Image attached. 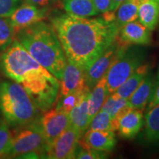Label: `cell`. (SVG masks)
Returning a JSON list of instances; mask_svg holds the SVG:
<instances>
[{"label":"cell","mask_w":159,"mask_h":159,"mask_svg":"<svg viewBox=\"0 0 159 159\" xmlns=\"http://www.w3.org/2000/svg\"><path fill=\"white\" fill-rule=\"evenodd\" d=\"M50 22L67 61L84 71L116 40L119 32L114 21L102 16L80 17L57 12Z\"/></svg>","instance_id":"obj_1"},{"label":"cell","mask_w":159,"mask_h":159,"mask_svg":"<svg viewBox=\"0 0 159 159\" xmlns=\"http://www.w3.org/2000/svg\"><path fill=\"white\" fill-rule=\"evenodd\" d=\"M0 71L21 85L39 110L56 102L60 80L37 62L16 39L0 55Z\"/></svg>","instance_id":"obj_2"},{"label":"cell","mask_w":159,"mask_h":159,"mask_svg":"<svg viewBox=\"0 0 159 159\" xmlns=\"http://www.w3.org/2000/svg\"><path fill=\"white\" fill-rule=\"evenodd\" d=\"M15 39L30 55L61 80L66 57L51 24L41 21L16 33Z\"/></svg>","instance_id":"obj_3"},{"label":"cell","mask_w":159,"mask_h":159,"mask_svg":"<svg viewBox=\"0 0 159 159\" xmlns=\"http://www.w3.org/2000/svg\"><path fill=\"white\" fill-rule=\"evenodd\" d=\"M39 109L24 88L13 80H0V112L6 122L17 128L39 118Z\"/></svg>","instance_id":"obj_4"},{"label":"cell","mask_w":159,"mask_h":159,"mask_svg":"<svg viewBox=\"0 0 159 159\" xmlns=\"http://www.w3.org/2000/svg\"><path fill=\"white\" fill-rule=\"evenodd\" d=\"M47 142L38 124L37 119L27 125L16 128L11 132V141L7 156L20 158L23 155L38 152L47 158Z\"/></svg>","instance_id":"obj_5"},{"label":"cell","mask_w":159,"mask_h":159,"mask_svg":"<svg viewBox=\"0 0 159 159\" xmlns=\"http://www.w3.org/2000/svg\"><path fill=\"white\" fill-rule=\"evenodd\" d=\"M146 52L137 45L129 46L111 65L106 77L109 94L114 93L136 69L144 63Z\"/></svg>","instance_id":"obj_6"},{"label":"cell","mask_w":159,"mask_h":159,"mask_svg":"<svg viewBox=\"0 0 159 159\" xmlns=\"http://www.w3.org/2000/svg\"><path fill=\"white\" fill-rule=\"evenodd\" d=\"M129 47V46H128ZM128 47L121 44L116 40L94 61V63L85 71V85L89 90L100 80L108 72L111 65L122 54Z\"/></svg>","instance_id":"obj_7"},{"label":"cell","mask_w":159,"mask_h":159,"mask_svg":"<svg viewBox=\"0 0 159 159\" xmlns=\"http://www.w3.org/2000/svg\"><path fill=\"white\" fill-rule=\"evenodd\" d=\"M83 135L71 125L47 145L46 156L51 159L75 158L79 141Z\"/></svg>","instance_id":"obj_8"},{"label":"cell","mask_w":159,"mask_h":159,"mask_svg":"<svg viewBox=\"0 0 159 159\" xmlns=\"http://www.w3.org/2000/svg\"><path fill=\"white\" fill-rule=\"evenodd\" d=\"M37 122L47 144L55 140L70 125L69 114L56 107L44 111L42 116L37 119Z\"/></svg>","instance_id":"obj_9"},{"label":"cell","mask_w":159,"mask_h":159,"mask_svg":"<svg viewBox=\"0 0 159 159\" xmlns=\"http://www.w3.org/2000/svg\"><path fill=\"white\" fill-rule=\"evenodd\" d=\"M150 30L143 25L139 21L135 20L119 29L116 39L121 44L128 47L132 45H149L152 42Z\"/></svg>","instance_id":"obj_10"},{"label":"cell","mask_w":159,"mask_h":159,"mask_svg":"<svg viewBox=\"0 0 159 159\" xmlns=\"http://www.w3.org/2000/svg\"><path fill=\"white\" fill-rule=\"evenodd\" d=\"M48 13L49 9L41 8L25 2L18 7L9 18L16 33L25 27L43 21Z\"/></svg>","instance_id":"obj_11"},{"label":"cell","mask_w":159,"mask_h":159,"mask_svg":"<svg viewBox=\"0 0 159 159\" xmlns=\"http://www.w3.org/2000/svg\"><path fill=\"white\" fill-rule=\"evenodd\" d=\"M86 87L85 71L77 65L67 61L63 77L60 80L57 98L64 97L73 91L80 90Z\"/></svg>","instance_id":"obj_12"},{"label":"cell","mask_w":159,"mask_h":159,"mask_svg":"<svg viewBox=\"0 0 159 159\" xmlns=\"http://www.w3.org/2000/svg\"><path fill=\"white\" fill-rule=\"evenodd\" d=\"M80 140L89 148L107 152L114 150L116 144V134L113 131L87 130Z\"/></svg>","instance_id":"obj_13"},{"label":"cell","mask_w":159,"mask_h":159,"mask_svg":"<svg viewBox=\"0 0 159 159\" xmlns=\"http://www.w3.org/2000/svg\"><path fill=\"white\" fill-rule=\"evenodd\" d=\"M143 111L131 109L118 119L119 136L124 139H134L144 125Z\"/></svg>","instance_id":"obj_14"},{"label":"cell","mask_w":159,"mask_h":159,"mask_svg":"<svg viewBox=\"0 0 159 159\" xmlns=\"http://www.w3.org/2000/svg\"><path fill=\"white\" fill-rule=\"evenodd\" d=\"M155 87L153 73L148 71L142 83L129 97L128 103L133 109L144 111L146 109Z\"/></svg>","instance_id":"obj_15"},{"label":"cell","mask_w":159,"mask_h":159,"mask_svg":"<svg viewBox=\"0 0 159 159\" xmlns=\"http://www.w3.org/2000/svg\"><path fill=\"white\" fill-rule=\"evenodd\" d=\"M138 19L151 31L159 25V0H141Z\"/></svg>","instance_id":"obj_16"},{"label":"cell","mask_w":159,"mask_h":159,"mask_svg":"<svg viewBox=\"0 0 159 159\" xmlns=\"http://www.w3.org/2000/svg\"><path fill=\"white\" fill-rule=\"evenodd\" d=\"M143 139L148 144L159 146V105L146 111Z\"/></svg>","instance_id":"obj_17"},{"label":"cell","mask_w":159,"mask_h":159,"mask_svg":"<svg viewBox=\"0 0 159 159\" xmlns=\"http://www.w3.org/2000/svg\"><path fill=\"white\" fill-rule=\"evenodd\" d=\"M108 95L109 93L107 89L106 77L105 75L93 87L88 94L87 100H88L89 120L91 121L94 115L100 110L105 99Z\"/></svg>","instance_id":"obj_18"},{"label":"cell","mask_w":159,"mask_h":159,"mask_svg":"<svg viewBox=\"0 0 159 159\" xmlns=\"http://www.w3.org/2000/svg\"><path fill=\"white\" fill-rule=\"evenodd\" d=\"M149 70L150 65L148 63H143L127 78L126 80L114 93L122 98L128 99L142 83Z\"/></svg>","instance_id":"obj_19"},{"label":"cell","mask_w":159,"mask_h":159,"mask_svg":"<svg viewBox=\"0 0 159 159\" xmlns=\"http://www.w3.org/2000/svg\"><path fill=\"white\" fill-rule=\"evenodd\" d=\"M88 94L83 97L80 102L69 114L70 125L78 130L83 136L85 131L88 130L89 122H90L89 116L88 100H87Z\"/></svg>","instance_id":"obj_20"},{"label":"cell","mask_w":159,"mask_h":159,"mask_svg":"<svg viewBox=\"0 0 159 159\" xmlns=\"http://www.w3.org/2000/svg\"><path fill=\"white\" fill-rule=\"evenodd\" d=\"M141 0H125L115 12L114 23L118 29L126 24L138 19Z\"/></svg>","instance_id":"obj_21"},{"label":"cell","mask_w":159,"mask_h":159,"mask_svg":"<svg viewBox=\"0 0 159 159\" xmlns=\"http://www.w3.org/2000/svg\"><path fill=\"white\" fill-rule=\"evenodd\" d=\"M66 13L80 17H91L99 14L93 0H62Z\"/></svg>","instance_id":"obj_22"},{"label":"cell","mask_w":159,"mask_h":159,"mask_svg":"<svg viewBox=\"0 0 159 159\" xmlns=\"http://www.w3.org/2000/svg\"><path fill=\"white\" fill-rule=\"evenodd\" d=\"M133 109L128 103V99L122 98L115 93L110 94L101 107V110L106 111L113 118L118 119Z\"/></svg>","instance_id":"obj_23"},{"label":"cell","mask_w":159,"mask_h":159,"mask_svg":"<svg viewBox=\"0 0 159 159\" xmlns=\"http://www.w3.org/2000/svg\"><path fill=\"white\" fill-rule=\"evenodd\" d=\"M88 130L115 132L118 130V120L100 109L91 119Z\"/></svg>","instance_id":"obj_24"},{"label":"cell","mask_w":159,"mask_h":159,"mask_svg":"<svg viewBox=\"0 0 159 159\" xmlns=\"http://www.w3.org/2000/svg\"><path fill=\"white\" fill-rule=\"evenodd\" d=\"M89 91L90 90L86 87V88L80 89V90L73 91L64 97H59L57 99L56 102H55L56 103L55 107L67 114H69V112L80 102L83 97L88 94Z\"/></svg>","instance_id":"obj_25"},{"label":"cell","mask_w":159,"mask_h":159,"mask_svg":"<svg viewBox=\"0 0 159 159\" xmlns=\"http://www.w3.org/2000/svg\"><path fill=\"white\" fill-rule=\"evenodd\" d=\"M16 32L9 17H0V54L15 39Z\"/></svg>","instance_id":"obj_26"},{"label":"cell","mask_w":159,"mask_h":159,"mask_svg":"<svg viewBox=\"0 0 159 159\" xmlns=\"http://www.w3.org/2000/svg\"><path fill=\"white\" fill-rule=\"evenodd\" d=\"M79 149L77 148L75 158L78 159H103L106 158L108 154L107 152L99 151L85 146L80 139Z\"/></svg>","instance_id":"obj_27"},{"label":"cell","mask_w":159,"mask_h":159,"mask_svg":"<svg viewBox=\"0 0 159 159\" xmlns=\"http://www.w3.org/2000/svg\"><path fill=\"white\" fill-rule=\"evenodd\" d=\"M11 141V131L6 124L0 125V158L7 156Z\"/></svg>","instance_id":"obj_28"},{"label":"cell","mask_w":159,"mask_h":159,"mask_svg":"<svg viewBox=\"0 0 159 159\" xmlns=\"http://www.w3.org/2000/svg\"><path fill=\"white\" fill-rule=\"evenodd\" d=\"M19 0H0V17H10L17 8Z\"/></svg>","instance_id":"obj_29"},{"label":"cell","mask_w":159,"mask_h":159,"mask_svg":"<svg viewBox=\"0 0 159 159\" xmlns=\"http://www.w3.org/2000/svg\"><path fill=\"white\" fill-rule=\"evenodd\" d=\"M61 1L62 2V0H25V2L32 4L41 8L49 9Z\"/></svg>","instance_id":"obj_30"},{"label":"cell","mask_w":159,"mask_h":159,"mask_svg":"<svg viewBox=\"0 0 159 159\" xmlns=\"http://www.w3.org/2000/svg\"><path fill=\"white\" fill-rule=\"evenodd\" d=\"M94 6L99 13H105L109 11L111 0H93Z\"/></svg>","instance_id":"obj_31"},{"label":"cell","mask_w":159,"mask_h":159,"mask_svg":"<svg viewBox=\"0 0 159 159\" xmlns=\"http://www.w3.org/2000/svg\"><path fill=\"white\" fill-rule=\"evenodd\" d=\"M158 105H159V85L154 88L148 104L147 105L146 111L150 110V108H153Z\"/></svg>","instance_id":"obj_32"},{"label":"cell","mask_w":159,"mask_h":159,"mask_svg":"<svg viewBox=\"0 0 159 159\" xmlns=\"http://www.w3.org/2000/svg\"><path fill=\"white\" fill-rule=\"evenodd\" d=\"M125 0H111V5L109 7V11L115 13L117 8L119 7V5L122 4Z\"/></svg>","instance_id":"obj_33"},{"label":"cell","mask_w":159,"mask_h":159,"mask_svg":"<svg viewBox=\"0 0 159 159\" xmlns=\"http://www.w3.org/2000/svg\"><path fill=\"white\" fill-rule=\"evenodd\" d=\"M159 85V69H158V73H157L156 77H155V87L157 86V85Z\"/></svg>","instance_id":"obj_34"}]
</instances>
